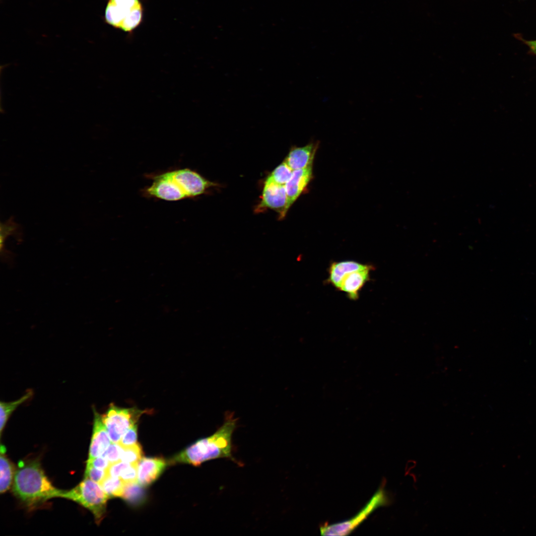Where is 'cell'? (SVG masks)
<instances>
[{
	"label": "cell",
	"instance_id": "obj_1",
	"mask_svg": "<svg viewBox=\"0 0 536 536\" xmlns=\"http://www.w3.org/2000/svg\"><path fill=\"white\" fill-rule=\"evenodd\" d=\"M152 183L142 191L147 198L166 201L194 198L217 185L189 168H180L149 175Z\"/></svg>",
	"mask_w": 536,
	"mask_h": 536
},
{
	"label": "cell",
	"instance_id": "obj_2",
	"mask_svg": "<svg viewBox=\"0 0 536 536\" xmlns=\"http://www.w3.org/2000/svg\"><path fill=\"white\" fill-rule=\"evenodd\" d=\"M238 418L233 413H225L224 422L211 435L197 440L173 457L170 463H187L199 466L212 460L225 458L239 465L232 455L233 433L237 428Z\"/></svg>",
	"mask_w": 536,
	"mask_h": 536
},
{
	"label": "cell",
	"instance_id": "obj_3",
	"mask_svg": "<svg viewBox=\"0 0 536 536\" xmlns=\"http://www.w3.org/2000/svg\"><path fill=\"white\" fill-rule=\"evenodd\" d=\"M12 490L30 508L54 497H62L64 490L55 488L38 461L20 462L15 473Z\"/></svg>",
	"mask_w": 536,
	"mask_h": 536
},
{
	"label": "cell",
	"instance_id": "obj_4",
	"mask_svg": "<svg viewBox=\"0 0 536 536\" xmlns=\"http://www.w3.org/2000/svg\"><path fill=\"white\" fill-rule=\"evenodd\" d=\"M143 16L141 0H108L104 19L112 27L131 32L141 23Z\"/></svg>",
	"mask_w": 536,
	"mask_h": 536
},
{
	"label": "cell",
	"instance_id": "obj_5",
	"mask_svg": "<svg viewBox=\"0 0 536 536\" xmlns=\"http://www.w3.org/2000/svg\"><path fill=\"white\" fill-rule=\"evenodd\" d=\"M91 479H84L75 488L64 490L62 497L72 500L89 510L97 524L103 519L106 512L108 496L100 485Z\"/></svg>",
	"mask_w": 536,
	"mask_h": 536
},
{
	"label": "cell",
	"instance_id": "obj_6",
	"mask_svg": "<svg viewBox=\"0 0 536 536\" xmlns=\"http://www.w3.org/2000/svg\"><path fill=\"white\" fill-rule=\"evenodd\" d=\"M389 497L384 488H380L370 501L358 514L342 522L329 525L324 524L320 528L323 536H345L350 534L378 508L389 504Z\"/></svg>",
	"mask_w": 536,
	"mask_h": 536
},
{
	"label": "cell",
	"instance_id": "obj_7",
	"mask_svg": "<svg viewBox=\"0 0 536 536\" xmlns=\"http://www.w3.org/2000/svg\"><path fill=\"white\" fill-rule=\"evenodd\" d=\"M144 411L135 408H120L111 403L102 418L112 443H119L125 432L136 424Z\"/></svg>",
	"mask_w": 536,
	"mask_h": 536
},
{
	"label": "cell",
	"instance_id": "obj_8",
	"mask_svg": "<svg viewBox=\"0 0 536 536\" xmlns=\"http://www.w3.org/2000/svg\"><path fill=\"white\" fill-rule=\"evenodd\" d=\"M270 208L279 214V218L285 217L288 208L285 185L266 181L261 201L256 207L258 212Z\"/></svg>",
	"mask_w": 536,
	"mask_h": 536
},
{
	"label": "cell",
	"instance_id": "obj_9",
	"mask_svg": "<svg viewBox=\"0 0 536 536\" xmlns=\"http://www.w3.org/2000/svg\"><path fill=\"white\" fill-rule=\"evenodd\" d=\"M94 413L93 426L91 443L89 450V459L101 456L111 444V439L106 426L103 422L102 415L93 408Z\"/></svg>",
	"mask_w": 536,
	"mask_h": 536
},
{
	"label": "cell",
	"instance_id": "obj_10",
	"mask_svg": "<svg viewBox=\"0 0 536 536\" xmlns=\"http://www.w3.org/2000/svg\"><path fill=\"white\" fill-rule=\"evenodd\" d=\"M319 144L318 141H313L304 146L292 147L284 162L293 171L312 166Z\"/></svg>",
	"mask_w": 536,
	"mask_h": 536
},
{
	"label": "cell",
	"instance_id": "obj_11",
	"mask_svg": "<svg viewBox=\"0 0 536 536\" xmlns=\"http://www.w3.org/2000/svg\"><path fill=\"white\" fill-rule=\"evenodd\" d=\"M312 178V166L293 171L291 178L285 185L288 209L306 190Z\"/></svg>",
	"mask_w": 536,
	"mask_h": 536
},
{
	"label": "cell",
	"instance_id": "obj_12",
	"mask_svg": "<svg viewBox=\"0 0 536 536\" xmlns=\"http://www.w3.org/2000/svg\"><path fill=\"white\" fill-rule=\"evenodd\" d=\"M166 466L165 461L160 458H142L138 463L137 481L142 486L154 482Z\"/></svg>",
	"mask_w": 536,
	"mask_h": 536
},
{
	"label": "cell",
	"instance_id": "obj_13",
	"mask_svg": "<svg viewBox=\"0 0 536 536\" xmlns=\"http://www.w3.org/2000/svg\"><path fill=\"white\" fill-rule=\"evenodd\" d=\"M372 266L358 269L347 274L343 278L338 290L345 292L352 300H356L359 293L366 282L369 280Z\"/></svg>",
	"mask_w": 536,
	"mask_h": 536
},
{
	"label": "cell",
	"instance_id": "obj_14",
	"mask_svg": "<svg viewBox=\"0 0 536 536\" xmlns=\"http://www.w3.org/2000/svg\"><path fill=\"white\" fill-rule=\"evenodd\" d=\"M368 265L350 260L333 262L329 267L328 281L338 290L345 275L351 272L364 268Z\"/></svg>",
	"mask_w": 536,
	"mask_h": 536
},
{
	"label": "cell",
	"instance_id": "obj_15",
	"mask_svg": "<svg viewBox=\"0 0 536 536\" xmlns=\"http://www.w3.org/2000/svg\"><path fill=\"white\" fill-rule=\"evenodd\" d=\"M4 446L0 445V492L6 491L10 487L14 476V468L11 462L5 456Z\"/></svg>",
	"mask_w": 536,
	"mask_h": 536
},
{
	"label": "cell",
	"instance_id": "obj_16",
	"mask_svg": "<svg viewBox=\"0 0 536 536\" xmlns=\"http://www.w3.org/2000/svg\"><path fill=\"white\" fill-rule=\"evenodd\" d=\"M33 393L31 390H28L25 395L20 399L13 402H0V430L1 434L2 430L11 413L20 404L26 402L32 396Z\"/></svg>",
	"mask_w": 536,
	"mask_h": 536
},
{
	"label": "cell",
	"instance_id": "obj_17",
	"mask_svg": "<svg viewBox=\"0 0 536 536\" xmlns=\"http://www.w3.org/2000/svg\"><path fill=\"white\" fill-rule=\"evenodd\" d=\"M142 487L137 481L125 483L122 497L131 505L141 504L145 500V494Z\"/></svg>",
	"mask_w": 536,
	"mask_h": 536
},
{
	"label": "cell",
	"instance_id": "obj_18",
	"mask_svg": "<svg viewBox=\"0 0 536 536\" xmlns=\"http://www.w3.org/2000/svg\"><path fill=\"white\" fill-rule=\"evenodd\" d=\"M108 497H122L125 483L120 477L107 474L99 483Z\"/></svg>",
	"mask_w": 536,
	"mask_h": 536
},
{
	"label": "cell",
	"instance_id": "obj_19",
	"mask_svg": "<svg viewBox=\"0 0 536 536\" xmlns=\"http://www.w3.org/2000/svg\"><path fill=\"white\" fill-rule=\"evenodd\" d=\"M18 226L13 221L12 218H10L4 223L1 222L0 226V250L1 257L4 261L8 258L9 254L5 249L4 243L6 239L10 235L15 234L18 230Z\"/></svg>",
	"mask_w": 536,
	"mask_h": 536
},
{
	"label": "cell",
	"instance_id": "obj_20",
	"mask_svg": "<svg viewBox=\"0 0 536 536\" xmlns=\"http://www.w3.org/2000/svg\"><path fill=\"white\" fill-rule=\"evenodd\" d=\"M292 172L293 170L284 161L271 172L266 181L285 185L291 178Z\"/></svg>",
	"mask_w": 536,
	"mask_h": 536
},
{
	"label": "cell",
	"instance_id": "obj_21",
	"mask_svg": "<svg viewBox=\"0 0 536 536\" xmlns=\"http://www.w3.org/2000/svg\"><path fill=\"white\" fill-rule=\"evenodd\" d=\"M143 452L140 444H136L127 447H123L121 461L131 464H138L142 459Z\"/></svg>",
	"mask_w": 536,
	"mask_h": 536
},
{
	"label": "cell",
	"instance_id": "obj_22",
	"mask_svg": "<svg viewBox=\"0 0 536 536\" xmlns=\"http://www.w3.org/2000/svg\"><path fill=\"white\" fill-rule=\"evenodd\" d=\"M137 428L136 424L131 426L123 434L119 444L123 447H127L136 444Z\"/></svg>",
	"mask_w": 536,
	"mask_h": 536
},
{
	"label": "cell",
	"instance_id": "obj_23",
	"mask_svg": "<svg viewBox=\"0 0 536 536\" xmlns=\"http://www.w3.org/2000/svg\"><path fill=\"white\" fill-rule=\"evenodd\" d=\"M107 475L106 470L99 469L87 462L84 477L88 478L99 484Z\"/></svg>",
	"mask_w": 536,
	"mask_h": 536
},
{
	"label": "cell",
	"instance_id": "obj_24",
	"mask_svg": "<svg viewBox=\"0 0 536 536\" xmlns=\"http://www.w3.org/2000/svg\"><path fill=\"white\" fill-rule=\"evenodd\" d=\"M122 451V447L119 443H112L102 456L106 458L110 464L114 463L121 461Z\"/></svg>",
	"mask_w": 536,
	"mask_h": 536
},
{
	"label": "cell",
	"instance_id": "obj_25",
	"mask_svg": "<svg viewBox=\"0 0 536 536\" xmlns=\"http://www.w3.org/2000/svg\"><path fill=\"white\" fill-rule=\"evenodd\" d=\"M138 464H130L121 473L120 478L125 483L135 482L137 481Z\"/></svg>",
	"mask_w": 536,
	"mask_h": 536
},
{
	"label": "cell",
	"instance_id": "obj_26",
	"mask_svg": "<svg viewBox=\"0 0 536 536\" xmlns=\"http://www.w3.org/2000/svg\"><path fill=\"white\" fill-rule=\"evenodd\" d=\"M87 462L89 463L96 468L103 470H107L110 465L109 462L102 456L88 459Z\"/></svg>",
	"mask_w": 536,
	"mask_h": 536
},
{
	"label": "cell",
	"instance_id": "obj_27",
	"mask_svg": "<svg viewBox=\"0 0 536 536\" xmlns=\"http://www.w3.org/2000/svg\"><path fill=\"white\" fill-rule=\"evenodd\" d=\"M526 43L530 47L531 51L536 55V40L526 41Z\"/></svg>",
	"mask_w": 536,
	"mask_h": 536
}]
</instances>
